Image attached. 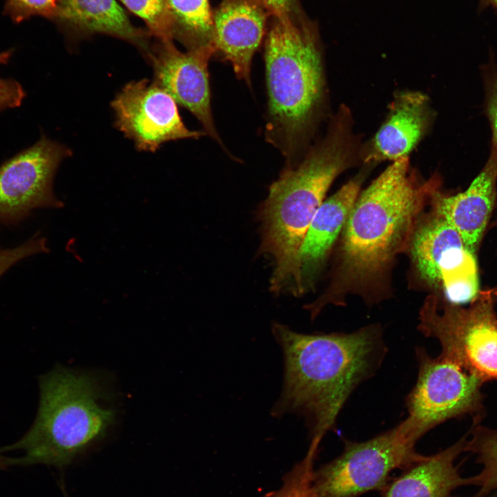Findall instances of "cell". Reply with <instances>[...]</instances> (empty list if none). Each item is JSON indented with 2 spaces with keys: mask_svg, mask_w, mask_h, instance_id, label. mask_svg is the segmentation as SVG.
I'll return each mask as SVG.
<instances>
[{
  "mask_svg": "<svg viewBox=\"0 0 497 497\" xmlns=\"http://www.w3.org/2000/svg\"><path fill=\"white\" fill-rule=\"evenodd\" d=\"M111 106L116 127L140 150L155 152L166 142L206 135L184 125L175 99L154 81L128 83Z\"/></svg>",
  "mask_w": 497,
  "mask_h": 497,
  "instance_id": "8fae6325",
  "label": "cell"
},
{
  "mask_svg": "<svg viewBox=\"0 0 497 497\" xmlns=\"http://www.w3.org/2000/svg\"><path fill=\"white\" fill-rule=\"evenodd\" d=\"M349 116L340 111L325 137L304 159L285 167L257 209L259 252L273 260L269 287L273 293L289 289L300 295L298 256L304 237L330 186L350 163Z\"/></svg>",
  "mask_w": 497,
  "mask_h": 497,
  "instance_id": "3957f363",
  "label": "cell"
},
{
  "mask_svg": "<svg viewBox=\"0 0 497 497\" xmlns=\"http://www.w3.org/2000/svg\"><path fill=\"white\" fill-rule=\"evenodd\" d=\"M469 436L465 451L475 454L482 466L478 474L468 478L469 485L478 487L469 497H483L497 489V430L474 425Z\"/></svg>",
  "mask_w": 497,
  "mask_h": 497,
  "instance_id": "ffe728a7",
  "label": "cell"
},
{
  "mask_svg": "<svg viewBox=\"0 0 497 497\" xmlns=\"http://www.w3.org/2000/svg\"><path fill=\"white\" fill-rule=\"evenodd\" d=\"M168 2L175 23V38L182 42L187 50L213 48V12L208 0Z\"/></svg>",
  "mask_w": 497,
  "mask_h": 497,
  "instance_id": "d6986e66",
  "label": "cell"
},
{
  "mask_svg": "<svg viewBox=\"0 0 497 497\" xmlns=\"http://www.w3.org/2000/svg\"><path fill=\"white\" fill-rule=\"evenodd\" d=\"M148 56L154 70V82L202 124L205 133L219 144L211 107L208 64L215 54L211 47L179 50L173 41L162 42Z\"/></svg>",
  "mask_w": 497,
  "mask_h": 497,
  "instance_id": "7c38bea8",
  "label": "cell"
},
{
  "mask_svg": "<svg viewBox=\"0 0 497 497\" xmlns=\"http://www.w3.org/2000/svg\"><path fill=\"white\" fill-rule=\"evenodd\" d=\"M264 41L268 92L265 136L295 165L324 90L318 28L304 14L271 17Z\"/></svg>",
  "mask_w": 497,
  "mask_h": 497,
  "instance_id": "277c9868",
  "label": "cell"
},
{
  "mask_svg": "<svg viewBox=\"0 0 497 497\" xmlns=\"http://www.w3.org/2000/svg\"><path fill=\"white\" fill-rule=\"evenodd\" d=\"M417 382L407 400V419L422 436L431 429L452 418L481 409L483 382L455 363L433 358L416 349Z\"/></svg>",
  "mask_w": 497,
  "mask_h": 497,
  "instance_id": "ba28073f",
  "label": "cell"
},
{
  "mask_svg": "<svg viewBox=\"0 0 497 497\" xmlns=\"http://www.w3.org/2000/svg\"><path fill=\"white\" fill-rule=\"evenodd\" d=\"M496 184L497 153L491 148L485 166L464 192L446 195L438 188L430 201L432 209L456 230L475 255L495 204Z\"/></svg>",
  "mask_w": 497,
  "mask_h": 497,
  "instance_id": "5bb4252c",
  "label": "cell"
},
{
  "mask_svg": "<svg viewBox=\"0 0 497 497\" xmlns=\"http://www.w3.org/2000/svg\"><path fill=\"white\" fill-rule=\"evenodd\" d=\"M420 438L405 419L368 440L346 442L338 457L313 471L314 497H358L384 489L392 471L421 457L415 451Z\"/></svg>",
  "mask_w": 497,
  "mask_h": 497,
  "instance_id": "52a82bcc",
  "label": "cell"
},
{
  "mask_svg": "<svg viewBox=\"0 0 497 497\" xmlns=\"http://www.w3.org/2000/svg\"><path fill=\"white\" fill-rule=\"evenodd\" d=\"M271 17L293 16L300 13L297 0H259Z\"/></svg>",
  "mask_w": 497,
  "mask_h": 497,
  "instance_id": "4316f807",
  "label": "cell"
},
{
  "mask_svg": "<svg viewBox=\"0 0 497 497\" xmlns=\"http://www.w3.org/2000/svg\"><path fill=\"white\" fill-rule=\"evenodd\" d=\"M317 451L309 449L304 458L285 476L280 489L264 497H314L313 462Z\"/></svg>",
  "mask_w": 497,
  "mask_h": 497,
  "instance_id": "7402d4cb",
  "label": "cell"
},
{
  "mask_svg": "<svg viewBox=\"0 0 497 497\" xmlns=\"http://www.w3.org/2000/svg\"><path fill=\"white\" fill-rule=\"evenodd\" d=\"M56 18L87 32L107 34L125 39L149 52L148 32L130 23L116 0H59Z\"/></svg>",
  "mask_w": 497,
  "mask_h": 497,
  "instance_id": "ac0fdd59",
  "label": "cell"
},
{
  "mask_svg": "<svg viewBox=\"0 0 497 497\" xmlns=\"http://www.w3.org/2000/svg\"><path fill=\"white\" fill-rule=\"evenodd\" d=\"M10 467L8 457L4 456L0 452V469H7Z\"/></svg>",
  "mask_w": 497,
  "mask_h": 497,
  "instance_id": "83f0119b",
  "label": "cell"
},
{
  "mask_svg": "<svg viewBox=\"0 0 497 497\" xmlns=\"http://www.w3.org/2000/svg\"><path fill=\"white\" fill-rule=\"evenodd\" d=\"M414 265L427 284L441 289L454 304L470 302L478 293L476 255L456 230L432 209L417 226L409 247Z\"/></svg>",
  "mask_w": 497,
  "mask_h": 497,
  "instance_id": "9c48e42d",
  "label": "cell"
},
{
  "mask_svg": "<svg viewBox=\"0 0 497 497\" xmlns=\"http://www.w3.org/2000/svg\"><path fill=\"white\" fill-rule=\"evenodd\" d=\"M70 155L65 146L42 135L32 146L0 165V224L14 226L38 208H61L52 182L61 160Z\"/></svg>",
  "mask_w": 497,
  "mask_h": 497,
  "instance_id": "30bf717a",
  "label": "cell"
},
{
  "mask_svg": "<svg viewBox=\"0 0 497 497\" xmlns=\"http://www.w3.org/2000/svg\"><path fill=\"white\" fill-rule=\"evenodd\" d=\"M48 251L46 239L38 235L17 247L0 248V277L20 260L32 255Z\"/></svg>",
  "mask_w": 497,
  "mask_h": 497,
  "instance_id": "cb8c5ba5",
  "label": "cell"
},
{
  "mask_svg": "<svg viewBox=\"0 0 497 497\" xmlns=\"http://www.w3.org/2000/svg\"><path fill=\"white\" fill-rule=\"evenodd\" d=\"M489 6H493L497 9V0H481L480 6L487 7Z\"/></svg>",
  "mask_w": 497,
  "mask_h": 497,
  "instance_id": "f1b7e54d",
  "label": "cell"
},
{
  "mask_svg": "<svg viewBox=\"0 0 497 497\" xmlns=\"http://www.w3.org/2000/svg\"><path fill=\"white\" fill-rule=\"evenodd\" d=\"M36 418L23 436L0 452L20 450L10 466L43 464L62 469L95 442L115 423L116 413L105 405L107 391L92 373L61 365L39 378Z\"/></svg>",
  "mask_w": 497,
  "mask_h": 497,
  "instance_id": "5b68a950",
  "label": "cell"
},
{
  "mask_svg": "<svg viewBox=\"0 0 497 497\" xmlns=\"http://www.w3.org/2000/svg\"><path fill=\"white\" fill-rule=\"evenodd\" d=\"M357 177L322 202L304 237L298 256L300 295L313 288L336 238L344 228L360 193Z\"/></svg>",
  "mask_w": 497,
  "mask_h": 497,
  "instance_id": "2e32d148",
  "label": "cell"
},
{
  "mask_svg": "<svg viewBox=\"0 0 497 497\" xmlns=\"http://www.w3.org/2000/svg\"><path fill=\"white\" fill-rule=\"evenodd\" d=\"M13 53V49L1 52L0 65L8 64ZM26 96V91L17 80L0 78V111L20 106Z\"/></svg>",
  "mask_w": 497,
  "mask_h": 497,
  "instance_id": "d4e9b609",
  "label": "cell"
},
{
  "mask_svg": "<svg viewBox=\"0 0 497 497\" xmlns=\"http://www.w3.org/2000/svg\"><path fill=\"white\" fill-rule=\"evenodd\" d=\"M487 113L492 132V149L497 153V75L487 84Z\"/></svg>",
  "mask_w": 497,
  "mask_h": 497,
  "instance_id": "484cf974",
  "label": "cell"
},
{
  "mask_svg": "<svg viewBox=\"0 0 497 497\" xmlns=\"http://www.w3.org/2000/svg\"><path fill=\"white\" fill-rule=\"evenodd\" d=\"M269 18L259 0H222L213 12L215 54L229 61L237 77L248 84L252 58L266 35Z\"/></svg>",
  "mask_w": 497,
  "mask_h": 497,
  "instance_id": "4fadbf2b",
  "label": "cell"
},
{
  "mask_svg": "<svg viewBox=\"0 0 497 497\" xmlns=\"http://www.w3.org/2000/svg\"><path fill=\"white\" fill-rule=\"evenodd\" d=\"M483 497H497V489H495Z\"/></svg>",
  "mask_w": 497,
  "mask_h": 497,
  "instance_id": "f546056e",
  "label": "cell"
},
{
  "mask_svg": "<svg viewBox=\"0 0 497 497\" xmlns=\"http://www.w3.org/2000/svg\"><path fill=\"white\" fill-rule=\"evenodd\" d=\"M439 188L434 177L421 184L409 157L392 162L359 193L344 226L338 273L328 291L309 304L319 314L338 296L380 280L395 257L409 247L425 204Z\"/></svg>",
  "mask_w": 497,
  "mask_h": 497,
  "instance_id": "7a4b0ae2",
  "label": "cell"
},
{
  "mask_svg": "<svg viewBox=\"0 0 497 497\" xmlns=\"http://www.w3.org/2000/svg\"><path fill=\"white\" fill-rule=\"evenodd\" d=\"M129 10L140 17L149 34L162 42L175 38V23L168 0H119Z\"/></svg>",
  "mask_w": 497,
  "mask_h": 497,
  "instance_id": "44dd1931",
  "label": "cell"
},
{
  "mask_svg": "<svg viewBox=\"0 0 497 497\" xmlns=\"http://www.w3.org/2000/svg\"><path fill=\"white\" fill-rule=\"evenodd\" d=\"M59 0H5L4 12L19 23L34 16L56 18Z\"/></svg>",
  "mask_w": 497,
  "mask_h": 497,
  "instance_id": "603a6c76",
  "label": "cell"
},
{
  "mask_svg": "<svg viewBox=\"0 0 497 497\" xmlns=\"http://www.w3.org/2000/svg\"><path fill=\"white\" fill-rule=\"evenodd\" d=\"M497 289L480 291L467 308L436 298L420 312L418 329L441 345L440 357L483 383L497 380Z\"/></svg>",
  "mask_w": 497,
  "mask_h": 497,
  "instance_id": "8992f818",
  "label": "cell"
},
{
  "mask_svg": "<svg viewBox=\"0 0 497 497\" xmlns=\"http://www.w3.org/2000/svg\"><path fill=\"white\" fill-rule=\"evenodd\" d=\"M271 327L283 355L284 378L271 414L303 418L310 445L318 447L350 394L380 365L387 353L382 331L370 325L349 333L306 334L279 322Z\"/></svg>",
  "mask_w": 497,
  "mask_h": 497,
  "instance_id": "6da1fadb",
  "label": "cell"
},
{
  "mask_svg": "<svg viewBox=\"0 0 497 497\" xmlns=\"http://www.w3.org/2000/svg\"><path fill=\"white\" fill-rule=\"evenodd\" d=\"M430 120L426 95L416 91L398 93L385 121L371 139L364 161L394 162L408 157L423 137Z\"/></svg>",
  "mask_w": 497,
  "mask_h": 497,
  "instance_id": "9a60e30c",
  "label": "cell"
},
{
  "mask_svg": "<svg viewBox=\"0 0 497 497\" xmlns=\"http://www.w3.org/2000/svg\"><path fill=\"white\" fill-rule=\"evenodd\" d=\"M467 437L429 456H422L404 469L402 474L384 489L382 497H452L457 488L469 485L455 465L465 451Z\"/></svg>",
  "mask_w": 497,
  "mask_h": 497,
  "instance_id": "e0dca14e",
  "label": "cell"
}]
</instances>
